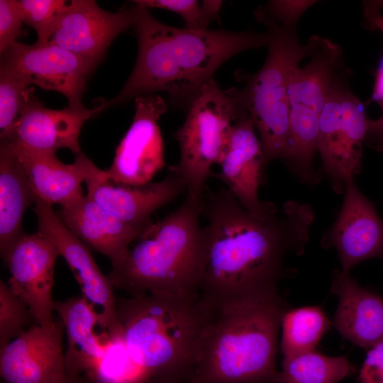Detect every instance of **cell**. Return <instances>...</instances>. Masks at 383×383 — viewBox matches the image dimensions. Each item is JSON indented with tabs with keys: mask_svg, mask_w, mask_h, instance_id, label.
Wrapping results in <instances>:
<instances>
[{
	"mask_svg": "<svg viewBox=\"0 0 383 383\" xmlns=\"http://www.w3.org/2000/svg\"><path fill=\"white\" fill-rule=\"evenodd\" d=\"M200 210L206 224L199 292L211 303L278 292L291 272L287 258L304 252L315 219L310 204L295 200L247 209L228 188L204 194Z\"/></svg>",
	"mask_w": 383,
	"mask_h": 383,
	"instance_id": "1",
	"label": "cell"
},
{
	"mask_svg": "<svg viewBox=\"0 0 383 383\" xmlns=\"http://www.w3.org/2000/svg\"><path fill=\"white\" fill-rule=\"evenodd\" d=\"M136 6V62L120 93L104 99L106 109L162 91L173 109L187 111L205 86L215 80V72L225 62L269 43L267 32L172 27L155 18L147 8Z\"/></svg>",
	"mask_w": 383,
	"mask_h": 383,
	"instance_id": "2",
	"label": "cell"
},
{
	"mask_svg": "<svg viewBox=\"0 0 383 383\" xmlns=\"http://www.w3.org/2000/svg\"><path fill=\"white\" fill-rule=\"evenodd\" d=\"M209 304L190 383H274L282 318L278 292Z\"/></svg>",
	"mask_w": 383,
	"mask_h": 383,
	"instance_id": "3",
	"label": "cell"
},
{
	"mask_svg": "<svg viewBox=\"0 0 383 383\" xmlns=\"http://www.w3.org/2000/svg\"><path fill=\"white\" fill-rule=\"evenodd\" d=\"M209 309L201 294L148 292L116 297L129 353L152 382L191 376Z\"/></svg>",
	"mask_w": 383,
	"mask_h": 383,
	"instance_id": "4",
	"label": "cell"
},
{
	"mask_svg": "<svg viewBox=\"0 0 383 383\" xmlns=\"http://www.w3.org/2000/svg\"><path fill=\"white\" fill-rule=\"evenodd\" d=\"M201 204L186 196L174 211L145 231L112 265L109 278L128 295L200 294L204 257Z\"/></svg>",
	"mask_w": 383,
	"mask_h": 383,
	"instance_id": "5",
	"label": "cell"
},
{
	"mask_svg": "<svg viewBox=\"0 0 383 383\" xmlns=\"http://www.w3.org/2000/svg\"><path fill=\"white\" fill-rule=\"evenodd\" d=\"M255 16L267 28V57L257 72L236 74L245 82L240 96L259 134L267 167L272 161H284L287 157L289 84L301 60L311 56L321 37L313 35L306 45H301L295 28L284 26L257 12Z\"/></svg>",
	"mask_w": 383,
	"mask_h": 383,
	"instance_id": "6",
	"label": "cell"
},
{
	"mask_svg": "<svg viewBox=\"0 0 383 383\" xmlns=\"http://www.w3.org/2000/svg\"><path fill=\"white\" fill-rule=\"evenodd\" d=\"M240 89H222L213 80L191 104L182 126L174 133L179 147V162L169 172L184 182L186 196L201 204L211 167L220 162L232 125L241 111Z\"/></svg>",
	"mask_w": 383,
	"mask_h": 383,
	"instance_id": "7",
	"label": "cell"
},
{
	"mask_svg": "<svg viewBox=\"0 0 383 383\" xmlns=\"http://www.w3.org/2000/svg\"><path fill=\"white\" fill-rule=\"evenodd\" d=\"M369 119L365 108L335 74L320 115L317 152L333 190L343 194L347 180L360 173Z\"/></svg>",
	"mask_w": 383,
	"mask_h": 383,
	"instance_id": "8",
	"label": "cell"
},
{
	"mask_svg": "<svg viewBox=\"0 0 383 383\" xmlns=\"http://www.w3.org/2000/svg\"><path fill=\"white\" fill-rule=\"evenodd\" d=\"M167 110L166 102L157 94L135 99L133 122L116 148L111 166L104 170L106 179L130 186L151 182L165 164L158 121Z\"/></svg>",
	"mask_w": 383,
	"mask_h": 383,
	"instance_id": "9",
	"label": "cell"
},
{
	"mask_svg": "<svg viewBox=\"0 0 383 383\" xmlns=\"http://www.w3.org/2000/svg\"><path fill=\"white\" fill-rule=\"evenodd\" d=\"M96 65L55 45L16 43L1 53L0 69L17 74L29 84L64 95L70 107L82 109L86 79Z\"/></svg>",
	"mask_w": 383,
	"mask_h": 383,
	"instance_id": "10",
	"label": "cell"
},
{
	"mask_svg": "<svg viewBox=\"0 0 383 383\" xmlns=\"http://www.w3.org/2000/svg\"><path fill=\"white\" fill-rule=\"evenodd\" d=\"M52 206L36 199L33 211L38 218V233L57 247L78 282L82 295L103 324L111 331L121 329L114 286L98 267L88 246L62 223Z\"/></svg>",
	"mask_w": 383,
	"mask_h": 383,
	"instance_id": "11",
	"label": "cell"
},
{
	"mask_svg": "<svg viewBox=\"0 0 383 383\" xmlns=\"http://www.w3.org/2000/svg\"><path fill=\"white\" fill-rule=\"evenodd\" d=\"M60 255L57 247L44 236L25 233L3 257L11 274L7 284L27 305L36 323L44 327L55 321L52 289Z\"/></svg>",
	"mask_w": 383,
	"mask_h": 383,
	"instance_id": "12",
	"label": "cell"
},
{
	"mask_svg": "<svg viewBox=\"0 0 383 383\" xmlns=\"http://www.w3.org/2000/svg\"><path fill=\"white\" fill-rule=\"evenodd\" d=\"M343 194L338 215L323 235L321 243L336 251L341 271L350 272L365 260H383V219L360 191L354 177L347 180Z\"/></svg>",
	"mask_w": 383,
	"mask_h": 383,
	"instance_id": "13",
	"label": "cell"
},
{
	"mask_svg": "<svg viewBox=\"0 0 383 383\" xmlns=\"http://www.w3.org/2000/svg\"><path fill=\"white\" fill-rule=\"evenodd\" d=\"M84 173L87 196L123 221L144 226L150 216L186 192L182 180L169 172L162 180L143 186L115 184L82 152L75 157Z\"/></svg>",
	"mask_w": 383,
	"mask_h": 383,
	"instance_id": "14",
	"label": "cell"
},
{
	"mask_svg": "<svg viewBox=\"0 0 383 383\" xmlns=\"http://www.w3.org/2000/svg\"><path fill=\"white\" fill-rule=\"evenodd\" d=\"M137 11L136 5L111 13L93 0H72L57 22L49 44L97 66L113 40L134 26Z\"/></svg>",
	"mask_w": 383,
	"mask_h": 383,
	"instance_id": "15",
	"label": "cell"
},
{
	"mask_svg": "<svg viewBox=\"0 0 383 383\" xmlns=\"http://www.w3.org/2000/svg\"><path fill=\"white\" fill-rule=\"evenodd\" d=\"M57 318L50 327L35 323L0 349L2 383H60L67 376Z\"/></svg>",
	"mask_w": 383,
	"mask_h": 383,
	"instance_id": "16",
	"label": "cell"
},
{
	"mask_svg": "<svg viewBox=\"0 0 383 383\" xmlns=\"http://www.w3.org/2000/svg\"><path fill=\"white\" fill-rule=\"evenodd\" d=\"M104 110V99L91 109L70 106L51 109L31 93L14 125L1 139L33 152L55 153L65 148L77 155L82 152L79 138L83 125Z\"/></svg>",
	"mask_w": 383,
	"mask_h": 383,
	"instance_id": "17",
	"label": "cell"
},
{
	"mask_svg": "<svg viewBox=\"0 0 383 383\" xmlns=\"http://www.w3.org/2000/svg\"><path fill=\"white\" fill-rule=\"evenodd\" d=\"M219 165L221 170L214 175L226 184L243 206L257 208L262 201L258 192L266 167L254 122L244 104L232 125Z\"/></svg>",
	"mask_w": 383,
	"mask_h": 383,
	"instance_id": "18",
	"label": "cell"
},
{
	"mask_svg": "<svg viewBox=\"0 0 383 383\" xmlns=\"http://www.w3.org/2000/svg\"><path fill=\"white\" fill-rule=\"evenodd\" d=\"M54 310L67 338L65 352L67 375H90L105 355L113 337L121 329L110 331L91 305L81 294L55 301Z\"/></svg>",
	"mask_w": 383,
	"mask_h": 383,
	"instance_id": "19",
	"label": "cell"
},
{
	"mask_svg": "<svg viewBox=\"0 0 383 383\" xmlns=\"http://www.w3.org/2000/svg\"><path fill=\"white\" fill-rule=\"evenodd\" d=\"M57 216L87 246L109 258L111 265L125 255L131 244L150 224L127 223L109 212L87 195L62 206Z\"/></svg>",
	"mask_w": 383,
	"mask_h": 383,
	"instance_id": "20",
	"label": "cell"
},
{
	"mask_svg": "<svg viewBox=\"0 0 383 383\" xmlns=\"http://www.w3.org/2000/svg\"><path fill=\"white\" fill-rule=\"evenodd\" d=\"M331 289L338 298L333 325L344 338L365 348L383 340L381 296L340 270L333 272Z\"/></svg>",
	"mask_w": 383,
	"mask_h": 383,
	"instance_id": "21",
	"label": "cell"
},
{
	"mask_svg": "<svg viewBox=\"0 0 383 383\" xmlns=\"http://www.w3.org/2000/svg\"><path fill=\"white\" fill-rule=\"evenodd\" d=\"M26 171L19 160L15 144L1 139L0 145V252L6 255L25 232L23 216L35 202Z\"/></svg>",
	"mask_w": 383,
	"mask_h": 383,
	"instance_id": "22",
	"label": "cell"
},
{
	"mask_svg": "<svg viewBox=\"0 0 383 383\" xmlns=\"http://www.w3.org/2000/svg\"><path fill=\"white\" fill-rule=\"evenodd\" d=\"M14 144L36 199L65 206L84 196V173L77 159L65 164L55 153L33 152Z\"/></svg>",
	"mask_w": 383,
	"mask_h": 383,
	"instance_id": "23",
	"label": "cell"
},
{
	"mask_svg": "<svg viewBox=\"0 0 383 383\" xmlns=\"http://www.w3.org/2000/svg\"><path fill=\"white\" fill-rule=\"evenodd\" d=\"M311 60L293 73L289 84V104H301L321 113L340 67L342 52L329 40L320 38Z\"/></svg>",
	"mask_w": 383,
	"mask_h": 383,
	"instance_id": "24",
	"label": "cell"
},
{
	"mask_svg": "<svg viewBox=\"0 0 383 383\" xmlns=\"http://www.w3.org/2000/svg\"><path fill=\"white\" fill-rule=\"evenodd\" d=\"M320 115L301 104L289 105V149L284 162L294 177L308 186L316 185L320 181L313 166Z\"/></svg>",
	"mask_w": 383,
	"mask_h": 383,
	"instance_id": "25",
	"label": "cell"
},
{
	"mask_svg": "<svg viewBox=\"0 0 383 383\" xmlns=\"http://www.w3.org/2000/svg\"><path fill=\"white\" fill-rule=\"evenodd\" d=\"M355 370L345 356H327L314 350L284 357L274 383H338Z\"/></svg>",
	"mask_w": 383,
	"mask_h": 383,
	"instance_id": "26",
	"label": "cell"
},
{
	"mask_svg": "<svg viewBox=\"0 0 383 383\" xmlns=\"http://www.w3.org/2000/svg\"><path fill=\"white\" fill-rule=\"evenodd\" d=\"M330 324L324 311L318 306L289 309L281 324V348L284 357L314 350Z\"/></svg>",
	"mask_w": 383,
	"mask_h": 383,
	"instance_id": "27",
	"label": "cell"
},
{
	"mask_svg": "<svg viewBox=\"0 0 383 383\" xmlns=\"http://www.w3.org/2000/svg\"><path fill=\"white\" fill-rule=\"evenodd\" d=\"M96 383H152L131 356L123 329L112 338L101 360L87 376Z\"/></svg>",
	"mask_w": 383,
	"mask_h": 383,
	"instance_id": "28",
	"label": "cell"
},
{
	"mask_svg": "<svg viewBox=\"0 0 383 383\" xmlns=\"http://www.w3.org/2000/svg\"><path fill=\"white\" fill-rule=\"evenodd\" d=\"M23 23L37 34L36 44L46 45L60 18L70 5L64 0H18Z\"/></svg>",
	"mask_w": 383,
	"mask_h": 383,
	"instance_id": "29",
	"label": "cell"
},
{
	"mask_svg": "<svg viewBox=\"0 0 383 383\" xmlns=\"http://www.w3.org/2000/svg\"><path fill=\"white\" fill-rule=\"evenodd\" d=\"M36 323L27 305L0 281V349Z\"/></svg>",
	"mask_w": 383,
	"mask_h": 383,
	"instance_id": "30",
	"label": "cell"
},
{
	"mask_svg": "<svg viewBox=\"0 0 383 383\" xmlns=\"http://www.w3.org/2000/svg\"><path fill=\"white\" fill-rule=\"evenodd\" d=\"M29 83L17 74L0 69V129L5 135L18 119L30 94Z\"/></svg>",
	"mask_w": 383,
	"mask_h": 383,
	"instance_id": "31",
	"label": "cell"
},
{
	"mask_svg": "<svg viewBox=\"0 0 383 383\" xmlns=\"http://www.w3.org/2000/svg\"><path fill=\"white\" fill-rule=\"evenodd\" d=\"M134 4L147 8L168 10L179 15L184 20L186 28L206 30L210 22L218 19L206 0H138Z\"/></svg>",
	"mask_w": 383,
	"mask_h": 383,
	"instance_id": "32",
	"label": "cell"
},
{
	"mask_svg": "<svg viewBox=\"0 0 383 383\" xmlns=\"http://www.w3.org/2000/svg\"><path fill=\"white\" fill-rule=\"evenodd\" d=\"M316 1H270L255 11L288 28H295L301 16Z\"/></svg>",
	"mask_w": 383,
	"mask_h": 383,
	"instance_id": "33",
	"label": "cell"
},
{
	"mask_svg": "<svg viewBox=\"0 0 383 383\" xmlns=\"http://www.w3.org/2000/svg\"><path fill=\"white\" fill-rule=\"evenodd\" d=\"M21 11L18 0H0V52L16 43L21 37Z\"/></svg>",
	"mask_w": 383,
	"mask_h": 383,
	"instance_id": "34",
	"label": "cell"
},
{
	"mask_svg": "<svg viewBox=\"0 0 383 383\" xmlns=\"http://www.w3.org/2000/svg\"><path fill=\"white\" fill-rule=\"evenodd\" d=\"M360 383H383V340L370 348L359 374Z\"/></svg>",
	"mask_w": 383,
	"mask_h": 383,
	"instance_id": "35",
	"label": "cell"
},
{
	"mask_svg": "<svg viewBox=\"0 0 383 383\" xmlns=\"http://www.w3.org/2000/svg\"><path fill=\"white\" fill-rule=\"evenodd\" d=\"M363 16L367 29L383 33V1H364Z\"/></svg>",
	"mask_w": 383,
	"mask_h": 383,
	"instance_id": "36",
	"label": "cell"
},
{
	"mask_svg": "<svg viewBox=\"0 0 383 383\" xmlns=\"http://www.w3.org/2000/svg\"><path fill=\"white\" fill-rule=\"evenodd\" d=\"M365 143L383 152V115L376 120L369 119Z\"/></svg>",
	"mask_w": 383,
	"mask_h": 383,
	"instance_id": "37",
	"label": "cell"
},
{
	"mask_svg": "<svg viewBox=\"0 0 383 383\" xmlns=\"http://www.w3.org/2000/svg\"><path fill=\"white\" fill-rule=\"evenodd\" d=\"M370 101L377 102L383 110V57L374 74L373 91Z\"/></svg>",
	"mask_w": 383,
	"mask_h": 383,
	"instance_id": "38",
	"label": "cell"
},
{
	"mask_svg": "<svg viewBox=\"0 0 383 383\" xmlns=\"http://www.w3.org/2000/svg\"><path fill=\"white\" fill-rule=\"evenodd\" d=\"M60 383H96L90 377L86 375L70 376L66 377Z\"/></svg>",
	"mask_w": 383,
	"mask_h": 383,
	"instance_id": "39",
	"label": "cell"
},
{
	"mask_svg": "<svg viewBox=\"0 0 383 383\" xmlns=\"http://www.w3.org/2000/svg\"><path fill=\"white\" fill-rule=\"evenodd\" d=\"M153 383H165V382H155Z\"/></svg>",
	"mask_w": 383,
	"mask_h": 383,
	"instance_id": "40",
	"label": "cell"
}]
</instances>
